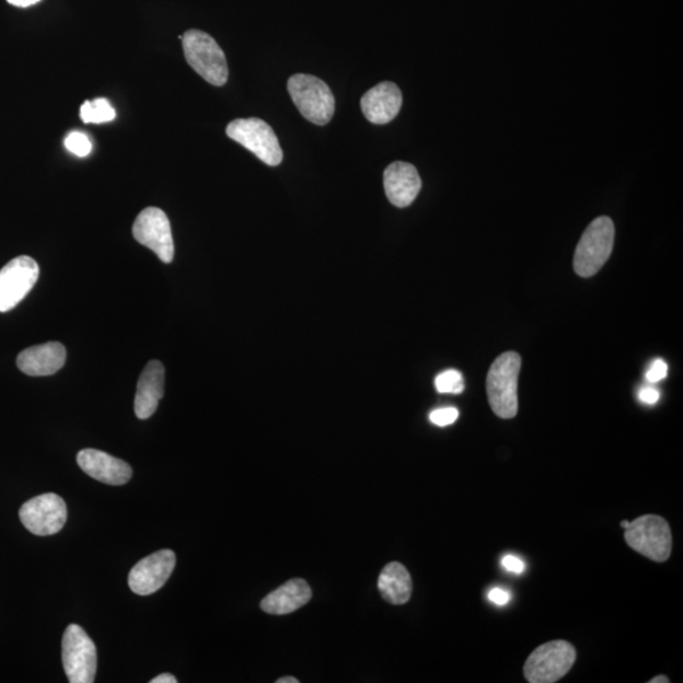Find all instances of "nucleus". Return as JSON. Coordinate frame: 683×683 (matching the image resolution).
<instances>
[{
	"instance_id": "obj_1",
	"label": "nucleus",
	"mask_w": 683,
	"mask_h": 683,
	"mask_svg": "<svg viewBox=\"0 0 683 683\" xmlns=\"http://www.w3.org/2000/svg\"><path fill=\"white\" fill-rule=\"evenodd\" d=\"M522 359L517 352H506L496 359L486 379L487 397L493 412L502 419L517 417L518 378Z\"/></svg>"
},
{
	"instance_id": "obj_2",
	"label": "nucleus",
	"mask_w": 683,
	"mask_h": 683,
	"mask_svg": "<svg viewBox=\"0 0 683 683\" xmlns=\"http://www.w3.org/2000/svg\"><path fill=\"white\" fill-rule=\"evenodd\" d=\"M186 61L198 74L215 86L227 83L228 63L225 55L217 40L206 32L190 30L181 37Z\"/></svg>"
},
{
	"instance_id": "obj_3",
	"label": "nucleus",
	"mask_w": 683,
	"mask_h": 683,
	"mask_svg": "<svg viewBox=\"0 0 683 683\" xmlns=\"http://www.w3.org/2000/svg\"><path fill=\"white\" fill-rule=\"evenodd\" d=\"M615 227L609 217H599L583 232L576 247L574 267L577 275L591 278L598 274L612 255Z\"/></svg>"
},
{
	"instance_id": "obj_4",
	"label": "nucleus",
	"mask_w": 683,
	"mask_h": 683,
	"mask_svg": "<svg viewBox=\"0 0 683 683\" xmlns=\"http://www.w3.org/2000/svg\"><path fill=\"white\" fill-rule=\"evenodd\" d=\"M288 91L305 119L319 126L329 124L335 114L336 101L322 79L305 74L292 76L288 81Z\"/></svg>"
},
{
	"instance_id": "obj_5",
	"label": "nucleus",
	"mask_w": 683,
	"mask_h": 683,
	"mask_svg": "<svg viewBox=\"0 0 683 683\" xmlns=\"http://www.w3.org/2000/svg\"><path fill=\"white\" fill-rule=\"evenodd\" d=\"M624 539L632 549L655 563H664L671 556V528L660 516H644L633 520L625 528Z\"/></svg>"
},
{
	"instance_id": "obj_6",
	"label": "nucleus",
	"mask_w": 683,
	"mask_h": 683,
	"mask_svg": "<svg viewBox=\"0 0 683 683\" xmlns=\"http://www.w3.org/2000/svg\"><path fill=\"white\" fill-rule=\"evenodd\" d=\"M576 661V649L566 640L542 645L526 658L524 676L531 683H553L565 678Z\"/></svg>"
},
{
	"instance_id": "obj_7",
	"label": "nucleus",
	"mask_w": 683,
	"mask_h": 683,
	"mask_svg": "<svg viewBox=\"0 0 683 683\" xmlns=\"http://www.w3.org/2000/svg\"><path fill=\"white\" fill-rule=\"evenodd\" d=\"M227 136L240 143L268 166L281 164L283 153L274 129L259 118H241L231 121Z\"/></svg>"
},
{
	"instance_id": "obj_8",
	"label": "nucleus",
	"mask_w": 683,
	"mask_h": 683,
	"mask_svg": "<svg viewBox=\"0 0 683 683\" xmlns=\"http://www.w3.org/2000/svg\"><path fill=\"white\" fill-rule=\"evenodd\" d=\"M62 663L71 683H93L96 676V647L77 624L68 626L62 638Z\"/></svg>"
},
{
	"instance_id": "obj_9",
	"label": "nucleus",
	"mask_w": 683,
	"mask_h": 683,
	"mask_svg": "<svg viewBox=\"0 0 683 683\" xmlns=\"http://www.w3.org/2000/svg\"><path fill=\"white\" fill-rule=\"evenodd\" d=\"M20 519L32 534L47 536L59 533L68 520L67 502L56 494H44L23 503Z\"/></svg>"
},
{
	"instance_id": "obj_10",
	"label": "nucleus",
	"mask_w": 683,
	"mask_h": 683,
	"mask_svg": "<svg viewBox=\"0 0 683 683\" xmlns=\"http://www.w3.org/2000/svg\"><path fill=\"white\" fill-rule=\"evenodd\" d=\"M39 276V267L34 258L20 256L0 270V313L18 306L34 289Z\"/></svg>"
},
{
	"instance_id": "obj_11",
	"label": "nucleus",
	"mask_w": 683,
	"mask_h": 683,
	"mask_svg": "<svg viewBox=\"0 0 683 683\" xmlns=\"http://www.w3.org/2000/svg\"><path fill=\"white\" fill-rule=\"evenodd\" d=\"M132 231L135 240L152 250L162 263H173L174 239L164 210L154 207L143 209L136 218Z\"/></svg>"
},
{
	"instance_id": "obj_12",
	"label": "nucleus",
	"mask_w": 683,
	"mask_h": 683,
	"mask_svg": "<svg viewBox=\"0 0 683 683\" xmlns=\"http://www.w3.org/2000/svg\"><path fill=\"white\" fill-rule=\"evenodd\" d=\"M176 565V555L171 549H161L140 560L129 572L128 584L140 597L159 591L170 579Z\"/></svg>"
},
{
	"instance_id": "obj_13",
	"label": "nucleus",
	"mask_w": 683,
	"mask_h": 683,
	"mask_svg": "<svg viewBox=\"0 0 683 683\" xmlns=\"http://www.w3.org/2000/svg\"><path fill=\"white\" fill-rule=\"evenodd\" d=\"M77 460L88 476L103 484L120 486L129 483L132 477V468L127 462L102 451L93 449L80 451Z\"/></svg>"
},
{
	"instance_id": "obj_14",
	"label": "nucleus",
	"mask_w": 683,
	"mask_h": 683,
	"mask_svg": "<svg viewBox=\"0 0 683 683\" xmlns=\"http://www.w3.org/2000/svg\"><path fill=\"white\" fill-rule=\"evenodd\" d=\"M384 186L389 201L397 208H406L417 199L421 178L416 166L396 161L385 170Z\"/></svg>"
},
{
	"instance_id": "obj_15",
	"label": "nucleus",
	"mask_w": 683,
	"mask_h": 683,
	"mask_svg": "<svg viewBox=\"0 0 683 683\" xmlns=\"http://www.w3.org/2000/svg\"><path fill=\"white\" fill-rule=\"evenodd\" d=\"M403 94L401 89L390 81H384L370 89L362 96L361 109L364 117L373 125H387L401 112Z\"/></svg>"
},
{
	"instance_id": "obj_16",
	"label": "nucleus",
	"mask_w": 683,
	"mask_h": 683,
	"mask_svg": "<svg viewBox=\"0 0 683 683\" xmlns=\"http://www.w3.org/2000/svg\"><path fill=\"white\" fill-rule=\"evenodd\" d=\"M67 362V349L59 342H47L24 349L18 357L19 369L28 377H51Z\"/></svg>"
},
{
	"instance_id": "obj_17",
	"label": "nucleus",
	"mask_w": 683,
	"mask_h": 683,
	"mask_svg": "<svg viewBox=\"0 0 683 683\" xmlns=\"http://www.w3.org/2000/svg\"><path fill=\"white\" fill-rule=\"evenodd\" d=\"M165 392V369L160 361L146 364L138 380L135 397V413L138 419H149L158 410Z\"/></svg>"
},
{
	"instance_id": "obj_18",
	"label": "nucleus",
	"mask_w": 683,
	"mask_h": 683,
	"mask_svg": "<svg viewBox=\"0 0 683 683\" xmlns=\"http://www.w3.org/2000/svg\"><path fill=\"white\" fill-rule=\"evenodd\" d=\"M312 599V589L302 579H292L263 600L262 609L271 615H288L303 607Z\"/></svg>"
},
{
	"instance_id": "obj_19",
	"label": "nucleus",
	"mask_w": 683,
	"mask_h": 683,
	"mask_svg": "<svg viewBox=\"0 0 683 683\" xmlns=\"http://www.w3.org/2000/svg\"><path fill=\"white\" fill-rule=\"evenodd\" d=\"M379 590L382 598L393 605H404L412 597V577L402 564L392 563L382 569L379 577Z\"/></svg>"
},
{
	"instance_id": "obj_20",
	"label": "nucleus",
	"mask_w": 683,
	"mask_h": 683,
	"mask_svg": "<svg viewBox=\"0 0 683 683\" xmlns=\"http://www.w3.org/2000/svg\"><path fill=\"white\" fill-rule=\"evenodd\" d=\"M80 118L84 124H107V121L116 118V111L112 107L111 103L104 97L95 101H86L81 105Z\"/></svg>"
},
{
	"instance_id": "obj_21",
	"label": "nucleus",
	"mask_w": 683,
	"mask_h": 683,
	"mask_svg": "<svg viewBox=\"0 0 683 683\" xmlns=\"http://www.w3.org/2000/svg\"><path fill=\"white\" fill-rule=\"evenodd\" d=\"M435 386L439 394H461L465 390V380L458 370H449L439 373L435 380Z\"/></svg>"
},
{
	"instance_id": "obj_22",
	"label": "nucleus",
	"mask_w": 683,
	"mask_h": 683,
	"mask_svg": "<svg viewBox=\"0 0 683 683\" xmlns=\"http://www.w3.org/2000/svg\"><path fill=\"white\" fill-rule=\"evenodd\" d=\"M65 148L79 158H85L92 151V142L81 132H71L65 140Z\"/></svg>"
},
{
	"instance_id": "obj_23",
	"label": "nucleus",
	"mask_w": 683,
	"mask_h": 683,
	"mask_svg": "<svg viewBox=\"0 0 683 683\" xmlns=\"http://www.w3.org/2000/svg\"><path fill=\"white\" fill-rule=\"evenodd\" d=\"M459 410L449 406V408L433 410L430 413L429 419L437 427H447L453 425L459 419Z\"/></svg>"
},
{
	"instance_id": "obj_24",
	"label": "nucleus",
	"mask_w": 683,
	"mask_h": 683,
	"mask_svg": "<svg viewBox=\"0 0 683 683\" xmlns=\"http://www.w3.org/2000/svg\"><path fill=\"white\" fill-rule=\"evenodd\" d=\"M667 373H669V366H667L663 360H656L652 364H650L646 378L649 382L656 384V382H660L665 379Z\"/></svg>"
},
{
	"instance_id": "obj_25",
	"label": "nucleus",
	"mask_w": 683,
	"mask_h": 683,
	"mask_svg": "<svg viewBox=\"0 0 683 683\" xmlns=\"http://www.w3.org/2000/svg\"><path fill=\"white\" fill-rule=\"evenodd\" d=\"M501 565L508 572L522 575L525 571V564L516 556H506L501 560Z\"/></svg>"
},
{
	"instance_id": "obj_26",
	"label": "nucleus",
	"mask_w": 683,
	"mask_h": 683,
	"mask_svg": "<svg viewBox=\"0 0 683 683\" xmlns=\"http://www.w3.org/2000/svg\"><path fill=\"white\" fill-rule=\"evenodd\" d=\"M487 598L498 606L508 605L511 599L510 592L500 588H494L487 593Z\"/></svg>"
},
{
	"instance_id": "obj_27",
	"label": "nucleus",
	"mask_w": 683,
	"mask_h": 683,
	"mask_svg": "<svg viewBox=\"0 0 683 683\" xmlns=\"http://www.w3.org/2000/svg\"><path fill=\"white\" fill-rule=\"evenodd\" d=\"M639 401L641 403L653 405L660 401V392L652 386H645L639 390Z\"/></svg>"
},
{
	"instance_id": "obj_28",
	"label": "nucleus",
	"mask_w": 683,
	"mask_h": 683,
	"mask_svg": "<svg viewBox=\"0 0 683 683\" xmlns=\"http://www.w3.org/2000/svg\"><path fill=\"white\" fill-rule=\"evenodd\" d=\"M8 3L19 8H28L40 2V0H7Z\"/></svg>"
},
{
	"instance_id": "obj_29",
	"label": "nucleus",
	"mask_w": 683,
	"mask_h": 683,
	"mask_svg": "<svg viewBox=\"0 0 683 683\" xmlns=\"http://www.w3.org/2000/svg\"><path fill=\"white\" fill-rule=\"evenodd\" d=\"M150 682L151 683H176L177 680L175 679V676H173V674L162 673L160 674V676L154 678Z\"/></svg>"
},
{
	"instance_id": "obj_30",
	"label": "nucleus",
	"mask_w": 683,
	"mask_h": 683,
	"mask_svg": "<svg viewBox=\"0 0 683 683\" xmlns=\"http://www.w3.org/2000/svg\"><path fill=\"white\" fill-rule=\"evenodd\" d=\"M649 683H670V679L665 676H657L653 680H650Z\"/></svg>"
},
{
	"instance_id": "obj_31",
	"label": "nucleus",
	"mask_w": 683,
	"mask_h": 683,
	"mask_svg": "<svg viewBox=\"0 0 683 683\" xmlns=\"http://www.w3.org/2000/svg\"><path fill=\"white\" fill-rule=\"evenodd\" d=\"M276 683H299V680L288 676L279 679L278 681H276Z\"/></svg>"
},
{
	"instance_id": "obj_32",
	"label": "nucleus",
	"mask_w": 683,
	"mask_h": 683,
	"mask_svg": "<svg viewBox=\"0 0 683 683\" xmlns=\"http://www.w3.org/2000/svg\"><path fill=\"white\" fill-rule=\"evenodd\" d=\"M629 523H630V522H628V520H624V522H622V524H621V525H622V526L624 528V530H625V528H626V526H628V525H629Z\"/></svg>"
}]
</instances>
